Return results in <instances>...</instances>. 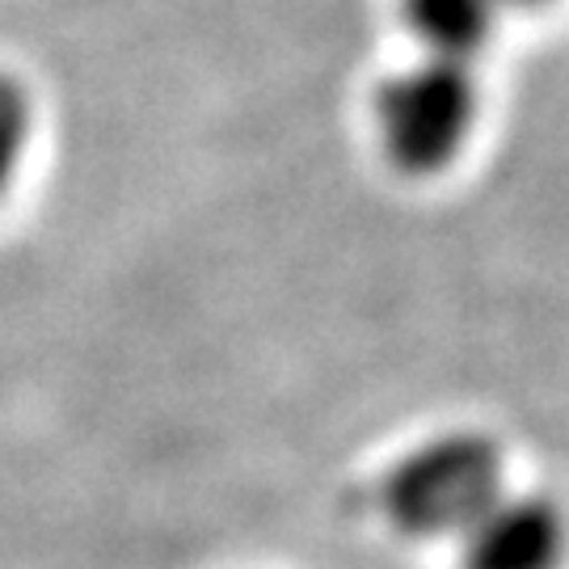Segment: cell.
I'll list each match as a JSON object with an SVG mask.
<instances>
[{
    "label": "cell",
    "mask_w": 569,
    "mask_h": 569,
    "mask_svg": "<svg viewBox=\"0 0 569 569\" xmlns=\"http://www.w3.org/2000/svg\"><path fill=\"white\" fill-rule=\"evenodd\" d=\"M376 140L392 169L409 178H435L465 152L477 122V81L468 63L418 60L392 72L371 102Z\"/></svg>",
    "instance_id": "cell-2"
},
{
    "label": "cell",
    "mask_w": 569,
    "mask_h": 569,
    "mask_svg": "<svg viewBox=\"0 0 569 569\" xmlns=\"http://www.w3.org/2000/svg\"><path fill=\"white\" fill-rule=\"evenodd\" d=\"M30 131H34L30 93L21 89L18 77L0 72V199L9 194V186L18 178L21 157L30 148Z\"/></svg>",
    "instance_id": "cell-5"
},
{
    "label": "cell",
    "mask_w": 569,
    "mask_h": 569,
    "mask_svg": "<svg viewBox=\"0 0 569 569\" xmlns=\"http://www.w3.org/2000/svg\"><path fill=\"white\" fill-rule=\"evenodd\" d=\"M502 4H519V9H536V4H549V0H502Z\"/></svg>",
    "instance_id": "cell-6"
},
{
    "label": "cell",
    "mask_w": 569,
    "mask_h": 569,
    "mask_svg": "<svg viewBox=\"0 0 569 569\" xmlns=\"http://www.w3.org/2000/svg\"><path fill=\"white\" fill-rule=\"evenodd\" d=\"M502 0H401L409 34L430 60L468 63L498 26Z\"/></svg>",
    "instance_id": "cell-4"
},
{
    "label": "cell",
    "mask_w": 569,
    "mask_h": 569,
    "mask_svg": "<svg viewBox=\"0 0 569 569\" xmlns=\"http://www.w3.org/2000/svg\"><path fill=\"white\" fill-rule=\"evenodd\" d=\"M569 523L540 493H502L460 536V569H561Z\"/></svg>",
    "instance_id": "cell-3"
},
{
    "label": "cell",
    "mask_w": 569,
    "mask_h": 569,
    "mask_svg": "<svg viewBox=\"0 0 569 569\" xmlns=\"http://www.w3.org/2000/svg\"><path fill=\"white\" fill-rule=\"evenodd\" d=\"M507 493L502 448L481 430H448L406 451L376 486L388 528L409 540L465 536Z\"/></svg>",
    "instance_id": "cell-1"
}]
</instances>
